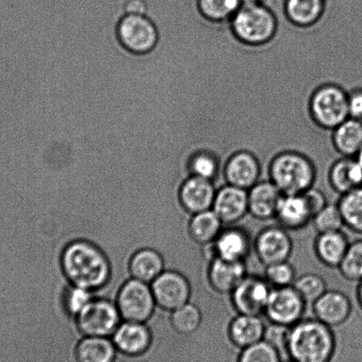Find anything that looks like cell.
Returning <instances> with one entry per match:
<instances>
[{
  "label": "cell",
  "mask_w": 362,
  "mask_h": 362,
  "mask_svg": "<svg viewBox=\"0 0 362 362\" xmlns=\"http://www.w3.org/2000/svg\"><path fill=\"white\" fill-rule=\"evenodd\" d=\"M62 267L72 286L91 291L107 286L112 276V264L100 245L87 239H75L63 249Z\"/></svg>",
  "instance_id": "1"
},
{
  "label": "cell",
  "mask_w": 362,
  "mask_h": 362,
  "mask_svg": "<svg viewBox=\"0 0 362 362\" xmlns=\"http://www.w3.org/2000/svg\"><path fill=\"white\" fill-rule=\"evenodd\" d=\"M332 328L316 318H304L287 329L284 347L297 362H329L336 350Z\"/></svg>",
  "instance_id": "2"
},
{
  "label": "cell",
  "mask_w": 362,
  "mask_h": 362,
  "mask_svg": "<svg viewBox=\"0 0 362 362\" xmlns=\"http://www.w3.org/2000/svg\"><path fill=\"white\" fill-rule=\"evenodd\" d=\"M268 179L284 195L300 194L317 184V171L314 163L303 154L286 152L272 160Z\"/></svg>",
  "instance_id": "3"
},
{
  "label": "cell",
  "mask_w": 362,
  "mask_h": 362,
  "mask_svg": "<svg viewBox=\"0 0 362 362\" xmlns=\"http://www.w3.org/2000/svg\"><path fill=\"white\" fill-rule=\"evenodd\" d=\"M232 30L239 40L250 45L266 43L276 30L275 13L263 3L242 5L230 20Z\"/></svg>",
  "instance_id": "4"
},
{
  "label": "cell",
  "mask_w": 362,
  "mask_h": 362,
  "mask_svg": "<svg viewBox=\"0 0 362 362\" xmlns=\"http://www.w3.org/2000/svg\"><path fill=\"white\" fill-rule=\"evenodd\" d=\"M76 319L84 337H112L124 321L116 301L104 296L95 297Z\"/></svg>",
  "instance_id": "5"
},
{
  "label": "cell",
  "mask_w": 362,
  "mask_h": 362,
  "mask_svg": "<svg viewBox=\"0 0 362 362\" xmlns=\"http://www.w3.org/2000/svg\"><path fill=\"white\" fill-rule=\"evenodd\" d=\"M116 304L124 321L143 323L148 321L157 305L151 284L132 277L122 284Z\"/></svg>",
  "instance_id": "6"
},
{
  "label": "cell",
  "mask_w": 362,
  "mask_h": 362,
  "mask_svg": "<svg viewBox=\"0 0 362 362\" xmlns=\"http://www.w3.org/2000/svg\"><path fill=\"white\" fill-rule=\"evenodd\" d=\"M307 305L293 286L272 288L263 315L270 325L289 329L304 319Z\"/></svg>",
  "instance_id": "7"
},
{
  "label": "cell",
  "mask_w": 362,
  "mask_h": 362,
  "mask_svg": "<svg viewBox=\"0 0 362 362\" xmlns=\"http://www.w3.org/2000/svg\"><path fill=\"white\" fill-rule=\"evenodd\" d=\"M311 112L319 125L334 129L349 118L348 94L337 86L320 88L312 98Z\"/></svg>",
  "instance_id": "8"
},
{
  "label": "cell",
  "mask_w": 362,
  "mask_h": 362,
  "mask_svg": "<svg viewBox=\"0 0 362 362\" xmlns=\"http://www.w3.org/2000/svg\"><path fill=\"white\" fill-rule=\"evenodd\" d=\"M157 305L174 311L192 300V281L184 273L175 269H165L151 284Z\"/></svg>",
  "instance_id": "9"
},
{
  "label": "cell",
  "mask_w": 362,
  "mask_h": 362,
  "mask_svg": "<svg viewBox=\"0 0 362 362\" xmlns=\"http://www.w3.org/2000/svg\"><path fill=\"white\" fill-rule=\"evenodd\" d=\"M207 249L206 256L225 261L247 262L254 249V240L244 227L238 224L224 226L213 244L203 247Z\"/></svg>",
  "instance_id": "10"
},
{
  "label": "cell",
  "mask_w": 362,
  "mask_h": 362,
  "mask_svg": "<svg viewBox=\"0 0 362 362\" xmlns=\"http://www.w3.org/2000/svg\"><path fill=\"white\" fill-rule=\"evenodd\" d=\"M289 232L279 224L269 225L259 231L254 240V251L262 265L289 261L293 252Z\"/></svg>",
  "instance_id": "11"
},
{
  "label": "cell",
  "mask_w": 362,
  "mask_h": 362,
  "mask_svg": "<svg viewBox=\"0 0 362 362\" xmlns=\"http://www.w3.org/2000/svg\"><path fill=\"white\" fill-rule=\"evenodd\" d=\"M272 290L264 276L248 274L230 294L232 307L238 314L263 315Z\"/></svg>",
  "instance_id": "12"
},
{
  "label": "cell",
  "mask_w": 362,
  "mask_h": 362,
  "mask_svg": "<svg viewBox=\"0 0 362 362\" xmlns=\"http://www.w3.org/2000/svg\"><path fill=\"white\" fill-rule=\"evenodd\" d=\"M118 36L127 50L134 54H147L158 43L157 29L146 16L126 15L119 22Z\"/></svg>",
  "instance_id": "13"
},
{
  "label": "cell",
  "mask_w": 362,
  "mask_h": 362,
  "mask_svg": "<svg viewBox=\"0 0 362 362\" xmlns=\"http://www.w3.org/2000/svg\"><path fill=\"white\" fill-rule=\"evenodd\" d=\"M262 179L261 163L254 154L245 151L233 154L227 160L223 168L224 184L233 185L247 191Z\"/></svg>",
  "instance_id": "14"
},
{
  "label": "cell",
  "mask_w": 362,
  "mask_h": 362,
  "mask_svg": "<svg viewBox=\"0 0 362 362\" xmlns=\"http://www.w3.org/2000/svg\"><path fill=\"white\" fill-rule=\"evenodd\" d=\"M212 210L225 226L238 224L249 214L247 189L223 184L217 188Z\"/></svg>",
  "instance_id": "15"
},
{
  "label": "cell",
  "mask_w": 362,
  "mask_h": 362,
  "mask_svg": "<svg viewBox=\"0 0 362 362\" xmlns=\"http://www.w3.org/2000/svg\"><path fill=\"white\" fill-rule=\"evenodd\" d=\"M217 187L214 182L189 175L182 182L178 198L189 216L212 209Z\"/></svg>",
  "instance_id": "16"
},
{
  "label": "cell",
  "mask_w": 362,
  "mask_h": 362,
  "mask_svg": "<svg viewBox=\"0 0 362 362\" xmlns=\"http://www.w3.org/2000/svg\"><path fill=\"white\" fill-rule=\"evenodd\" d=\"M312 307L315 318L332 329L346 323L353 311L350 298L337 290H327Z\"/></svg>",
  "instance_id": "17"
},
{
  "label": "cell",
  "mask_w": 362,
  "mask_h": 362,
  "mask_svg": "<svg viewBox=\"0 0 362 362\" xmlns=\"http://www.w3.org/2000/svg\"><path fill=\"white\" fill-rule=\"evenodd\" d=\"M112 341L119 353L139 356L149 349L152 333L146 323L124 321L112 334Z\"/></svg>",
  "instance_id": "18"
},
{
  "label": "cell",
  "mask_w": 362,
  "mask_h": 362,
  "mask_svg": "<svg viewBox=\"0 0 362 362\" xmlns=\"http://www.w3.org/2000/svg\"><path fill=\"white\" fill-rule=\"evenodd\" d=\"M248 274L247 262L214 258L207 267V282L216 293L230 294Z\"/></svg>",
  "instance_id": "19"
},
{
  "label": "cell",
  "mask_w": 362,
  "mask_h": 362,
  "mask_svg": "<svg viewBox=\"0 0 362 362\" xmlns=\"http://www.w3.org/2000/svg\"><path fill=\"white\" fill-rule=\"evenodd\" d=\"M314 213L304 193L283 195L277 206V224L289 231H298L312 223Z\"/></svg>",
  "instance_id": "20"
},
{
  "label": "cell",
  "mask_w": 362,
  "mask_h": 362,
  "mask_svg": "<svg viewBox=\"0 0 362 362\" xmlns=\"http://www.w3.org/2000/svg\"><path fill=\"white\" fill-rule=\"evenodd\" d=\"M249 216L262 221L275 219L283 193L269 179H262L248 189Z\"/></svg>",
  "instance_id": "21"
},
{
  "label": "cell",
  "mask_w": 362,
  "mask_h": 362,
  "mask_svg": "<svg viewBox=\"0 0 362 362\" xmlns=\"http://www.w3.org/2000/svg\"><path fill=\"white\" fill-rule=\"evenodd\" d=\"M267 330L262 315L238 314L228 325V336L234 346L244 349L265 339Z\"/></svg>",
  "instance_id": "22"
},
{
  "label": "cell",
  "mask_w": 362,
  "mask_h": 362,
  "mask_svg": "<svg viewBox=\"0 0 362 362\" xmlns=\"http://www.w3.org/2000/svg\"><path fill=\"white\" fill-rule=\"evenodd\" d=\"M349 245V238L343 230L317 233L314 242V252L322 265L339 269Z\"/></svg>",
  "instance_id": "23"
},
{
  "label": "cell",
  "mask_w": 362,
  "mask_h": 362,
  "mask_svg": "<svg viewBox=\"0 0 362 362\" xmlns=\"http://www.w3.org/2000/svg\"><path fill=\"white\" fill-rule=\"evenodd\" d=\"M329 187L337 194L344 195L362 186V167L356 157H342L330 168Z\"/></svg>",
  "instance_id": "24"
},
{
  "label": "cell",
  "mask_w": 362,
  "mask_h": 362,
  "mask_svg": "<svg viewBox=\"0 0 362 362\" xmlns=\"http://www.w3.org/2000/svg\"><path fill=\"white\" fill-rule=\"evenodd\" d=\"M225 225L212 209L189 216L187 231L193 244L206 247L213 244Z\"/></svg>",
  "instance_id": "25"
},
{
  "label": "cell",
  "mask_w": 362,
  "mask_h": 362,
  "mask_svg": "<svg viewBox=\"0 0 362 362\" xmlns=\"http://www.w3.org/2000/svg\"><path fill=\"white\" fill-rule=\"evenodd\" d=\"M129 269L132 279L151 284L164 272L165 262L156 249L144 247L132 255Z\"/></svg>",
  "instance_id": "26"
},
{
  "label": "cell",
  "mask_w": 362,
  "mask_h": 362,
  "mask_svg": "<svg viewBox=\"0 0 362 362\" xmlns=\"http://www.w3.org/2000/svg\"><path fill=\"white\" fill-rule=\"evenodd\" d=\"M117 349L108 337H83L77 343L76 362H115Z\"/></svg>",
  "instance_id": "27"
},
{
  "label": "cell",
  "mask_w": 362,
  "mask_h": 362,
  "mask_svg": "<svg viewBox=\"0 0 362 362\" xmlns=\"http://www.w3.org/2000/svg\"><path fill=\"white\" fill-rule=\"evenodd\" d=\"M333 141L344 157H356L362 147V122L348 118L333 129Z\"/></svg>",
  "instance_id": "28"
},
{
  "label": "cell",
  "mask_w": 362,
  "mask_h": 362,
  "mask_svg": "<svg viewBox=\"0 0 362 362\" xmlns=\"http://www.w3.org/2000/svg\"><path fill=\"white\" fill-rule=\"evenodd\" d=\"M326 0H284V10L291 22L307 26L314 23L325 11Z\"/></svg>",
  "instance_id": "29"
},
{
  "label": "cell",
  "mask_w": 362,
  "mask_h": 362,
  "mask_svg": "<svg viewBox=\"0 0 362 362\" xmlns=\"http://www.w3.org/2000/svg\"><path fill=\"white\" fill-rule=\"evenodd\" d=\"M337 204L344 227L354 233L362 234V186L341 195Z\"/></svg>",
  "instance_id": "30"
},
{
  "label": "cell",
  "mask_w": 362,
  "mask_h": 362,
  "mask_svg": "<svg viewBox=\"0 0 362 362\" xmlns=\"http://www.w3.org/2000/svg\"><path fill=\"white\" fill-rule=\"evenodd\" d=\"M172 326L181 335L192 336L198 332L203 323V313L192 300L171 312Z\"/></svg>",
  "instance_id": "31"
},
{
  "label": "cell",
  "mask_w": 362,
  "mask_h": 362,
  "mask_svg": "<svg viewBox=\"0 0 362 362\" xmlns=\"http://www.w3.org/2000/svg\"><path fill=\"white\" fill-rule=\"evenodd\" d=\"M187 170L189 175L212 181L216 185L219 179H223L219 160L205 151L193 154L189 160Z\"/></svg>",
  "instance_id": "32"
},
{
  "label": "cell",
  "mask_w": 362,
  "mask_h": 362,
  "mask_svg": "<svg viewBox=\"0 0 362 362\" xmlns=\"http://www.w3.org/2000/svg\"><path fill=\"white\" fill-rule=\"evenodd\" d=\"M240 0H198L200 13L213 22H228L241 8Z\"/></svg>",
  "instance_id": "33"
},
{
  "label": "cell",
  "mask_w": 362,
  "mask_h": 362,
  "mask_svg": "<svg viewBox=\"0 0 362 362\" xmlns=\"http://www.w3.org/2000/svg\"><path fill=\"white\" fill-rule=\"evenodd\" d=\"M339 273L350 282L362 280V238L350 242L346 255L339 267Z\"/></svg>",
  "instance_id": "34"
},
{
  "label": "cell",
  "mask_w": 362,
  "mask_h": 362,
  "mask_svg": "<svg viewBox=\"0 0 362 362\" xmlns=\"http://www.w3.org/2000/svg\"><path fill=\"white\" fill-rule=\"evenodd\" d=\"M293 286L308 305L314 303L328 290L325 279L316 273H305L297 276Z\"/></svg>",
  "instance_id": "35"
},
{
  "label": "cell",
  "mask_w": 362,
  "mask_h": 362,
  "mask_svg": "<svg viewBox=\"0 0 362 362\" xmlns=\"http://www.w3.org/2000/svg\"><path fill=\"white\" fill-rule=\"evenodd\" d=\"M264 279L272 288L293 286L297 279L296 269L289 261L265 266Z\"/></svg>",
  "instance_id": "36"
},
{
  "label": "cell",
  "mask_w": 362,
  "mask_h": 362,
  "mask_svg": "<svg viewBox=\"0 0 362 362\" xmlns=\"http://www.w3.org/2000/svg\"><path fill=\"white\" fill-rule=\"evenodd\" d=\"M312 223L317 233L342 230L344 227L342 214L337 204H327L313 218Z\"/></svg>",
  "instance_id": "37"
},
{
  "label": "cell",
  "mask_w": 362,
  "mask_h": 362,
  "mask_svg": "<svg viewBox=\"0 0 362 362\" xmlns=\"http://www.w3.org/2000/svg\"><path fill=\"white\" fill-rule=\"evenodd\" d=\"M238 362H281L279 349L267 339L242 349Z\"/></svg>",
  "instance_id": "38"
},
{
  "label": "cell",
  "mask_w": 362,
  "mask_h": 362,
  "mask_svg": "<svg viewBox=\"0 0 362 362\" xmlns=\"http://www.w3.org/2000/svg\"><path fill=\"white\" fill-rule=\"evenodd\" d=\"M96 297L94 291L69 284L64 293V304L70 315L77 316L93 298Z\"/></svg>",
  "instance_id": "39"
},
{
  "label": "cell",
  "mask_w": 362,
  "mask_h": 362,
  "mask_svg": "<svg viewBox=\"0 0 362 362\" xmlns=\"http://www.w3.org/2000/svg\"><path fill=\"white\" fill-rule=\"evenodd\" d=\"M303 193L309 206L312 209L313 213H314V216L328 204L325 192L321 189L316 187V186Z\"/></svg>",
  "instance_id": "40"
},
{
  "label": "cell",
  "mask_w": 362,
  "mask_h": 362,
  "mask_svg": "<svg viewBox=\"0 0 362 362\" xmlns=\"http://www.w3.org/2000/svg\"><path fill=\"white\" fill-rule=\"evenodd\" d=\"M348 112L350 118L362 122V88L348 93Z\"/></svg>",
  "instance_id": "41"
},
{
  "label": "cell",
  "mask_w": 362,
  "mask_h": 362,
  "mask_svg": "<svg viewBox=\"0 0 362 362\" xmlns=\"http://www.w3.org/2000/svg\"><path fill=\"white\" fill-rule=\"evenodd\" d=\"M149 10L145 0H129L124 6L126 15L146 16Z\"/></svg>",
  "instance_id": "42"
},
{
  "label": "cell",
  "mask_w": 362,
  "mask_h": 362,
  "mask_svg": "<svg viewBox=\"0 0 362 362\" xmlns=\"http://www.w3.org/2000/svg\"><path fill=\"white\" fill-rule=\"evenodd\" d=\"M356 296L358 303L362 309V280L358 283Z\"/></svg>",
  "instance_id": "43"
},
{
  "label": "cell",
  "mask_w": 362,
  "mask_h": 362,
  "mask_svg": "<svg viewBox=\"0 0 362 362\" xmlns=\"http://www.w3.org/2000/svg\"><path fill=\"white\" fill-rule=\"evenodd\" d=\"M243 5L256 4V3H262L264 0H240Z\"/></svg>",
  "instance_id": "44"
},
{
  "label": "cell",
  "mask_w": 362,
  "mask_h": 362,
  "mask_svg": "<svg viewBox=\"0 0 362 362\" xmlns=\"http://www.w3.org/2000/svg\"><path fill=\"white\" fill-rule=\"evenodd\" d=\"M356 159L358 161V163H360L362 167V147L361 149L360 150V152H358L357 154Z\"/></svg>",
  "instance_id": "45"
},
{
  "label": "cell",
  "mask_w": 362,
  "mask_h": 362,
  "mask_svg": "<svg viewBox=\"0 0 362 362\" xmlns=\"http://www.w3.org/2000/svg\"><path fill=\"white\" fill-rule=\"evenodd\" d=\"M291 362H297V361H291Z\"/></svg>",
  "instance_id": "46"
}]
</instances>
